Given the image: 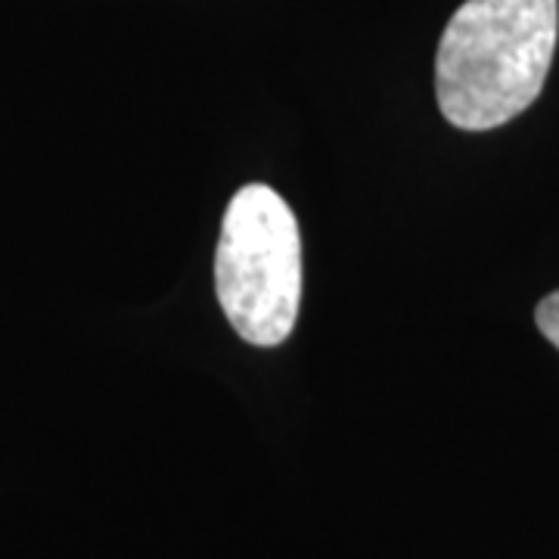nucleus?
Listing matches in <instances>:
<instances>
[{"instance_id":"1","label":"nucleus","mask_w":559,"mask_h":559,"mask_svg":"<svg viewBox=\"0 0 559 559\" xmlns=\"http://www.w3.org/2000/svg\"><path fill=\"white\" fill-rule=\"evenodd\" d=\"M559 0H466L444 25L436 97L463 131H491L525 112L547 81Z\"/></svg>"},{"instance_id":"2","label":"nucleus","mask_w":559,"mask_h":559,"mask_svg":"<svg viewBox=\"0 0 559 559\" xmlns=\"http://www.w3.org/2000/svg\"><path fill=\"white\" fill-rule=\"evenodd\" d=\"M215 293L240 340L261 348L289 340L301 305L299 221L267 183L240 187L224 212Z\"/></svg>"},{"instance_id":"3","label":"nucleus","mask_w":559,"mask_h":559,"mask_svg":"<svg viewBox=\"0 0 559 559\" xmlns=\"http://www.w3.org/2000/svg\"><path fill=\"white\" fill-rule=\"evenodd\" d=\"M535 320H538V330L547 336V342H554L559 348V289L550 293L547 299H540Z\"/></svg>"}]
</instances>
